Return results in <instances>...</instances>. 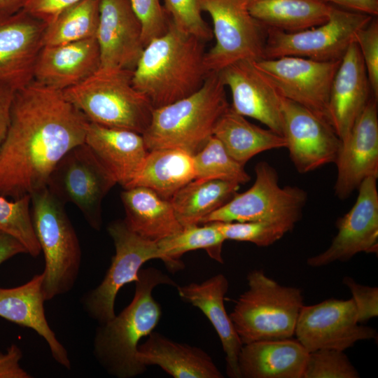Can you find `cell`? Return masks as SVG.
Instances as JSON below:
<instances>
[{
	"mask_svg": "<svg viewBox=\"0 0 378 378\" xmlns=\"http://www.w3.org/2000/svg\"><path fill=\"white\" fill-rule=\"evenodd\" d=\"M88 122L63 91L34 80L16 90L0 148V195L17 200L46 187L59 161L85 142Z\"/></svg>",
	"mask_w": 378,
	"mask_h": 378,
	"instance_id": "6da1fadb",
	"label": "cell"
},
{
	"mask_svg": "<svg viewBox=\"0 0 378 378\" xmlns=\"http://www.w3.org/2000/svg\"><path fill=\"white\" fill-rule=\"evenodd\" d=\"M204 42L170 20L167 32L144 47L132 81L153 108L187 97L202 88L209 74L204 64Z\"/></svg>",
	"mask_w": 378,
	"mask_h": 378,
	"instance_id": "7a4b0ae2",
	"label": "cell"
},
{
	"mask_svg": "<svg viewBox=\"0 0 378 378\" xmlns=\"http://www.w3.org/2000/svg\"><path fill=\"white\" fill-rule=\"evenodd\" d=\"M160 284L177 286L160 270L141 268L131 302L111 320L100 323L94 340V354L111 375L132 378L146 370L136 354L141 339L149 335L161 319L162 308L153 297L154 288Z\"/></svg>",
	"mask_w": 378,
	"mask_h": 378,
	"instance_id": "3957f363",
	"label": "cell"
},
{
	"mask_svg": "<svg viewBox=\"0 0 378 378\" xmlns=\"http://www.w3.org/2000/svg\"><path fill=\"white\" fill-rule=\"evenodd\" d=\"M225 88L218 73H209L195 93L153 108L142 134L147 149L179 148L197 153L214 135L218 120L230 105Z\"/></svg>",
	"mask_w": 378,
	"mask_h": 378,
	"instance_id": "277c9868",
	"label": "cell"
},
{
	"mask_svg": "<svg viewBox=\"0 0 378 378\" xmlns=\"http://www.w3.org/2000/svg\"><path fill=\"white\" fill-rule=\"evenodd\" d=\"M133 70L99 68L80 83L63 91L89 122L142 135L153 108L135 88Z\"/></svg>",
	"mask_w": 378,
	"mask_h": 378,
	"instance_id": "5b68a950",
	"label": "cell"
},
{
	"mask_svg": "<svg viewBox=\"0 0 378 378\" xmlns=\"http://www.w3.org/2000/svg\"><path fill=\"white\" fill-rule=\"evenodd\" d=\"M248 289L236 301L230 316L243 344L292 337L304 305L302 290L286 286L255 270Z\"/></svg>",
	"mask_w": 378,
	"mask_h": 378,
	"instance_id": "8992f818",
	"label": "cell"
},
{
	"mask_svg": "<svg viewBox=\"0 0 378 378\" xmlns=\"http://www.w3.org/2000/svg\"><path fill=\"white\" fill-rule=\"evenodd\" d=\"M32 225L45 258L46 300L69 292L76 281L81 250L64 204L43 187L30 195Z\"/></svg>",
	"mask_w": 378,
	"mask_h": 378,
	"instance_id": "52a82bcc",
	"label": "cell"
},
{
	"mask_svg": "<svg viewBox=\"0 0 378 378\" xmlns=\"http://www.w3.org/2000/svg\"><path fill=\"white\" fill-rule=\"evenodd\" d=\"M255 179L246 191L204 218L210 222L279 221L296 224L302 217L307 193L298 186L281 187L274 167L265 161L255 166Z\"/></svg>",
	"mask_w": 378,
	"mask_h": 378,
	"instance_id": "ba28073f",
	"label": "cell"
},
{
	"mask_svg": "<svg viewBox=\"0 0 378 378\" xmlns=\"http://www.w3.org/2000/svg\"><path fill=\"white\" fill-rule=\"evenodd\" d=\"M248 0H200L202 11L213 22L214 46L205 53L209 73H218L243 59L264 58L267 27L255 19Z\"/></svg>",
	"mask_w": 378,
	"mask_h": 378,
	"instance_id": "9c48e42d",
	"label": "cell"
},
{
	"mask_svg": "<svg viewBox=\"0 0 378 378\" xmlns=\"http://www.w3.org/2000/svg\"><path fill=\"white\" fill-rule=\"evenodd\" d=\"M373 17L332 5L328 20L320 25L295 32L267 28L264 58L295 56L340 60L357 32Z\"/></svg>",
	"mask_w": 378,
	"mask_h": 378,
	"instance_id": "30bf717a",
	"label": "cell"
},
{
	"mask_svg": "<svg viewBox=\"0 0 378 378\" xmlns=\"http://www.w3.org/2000/svg\"><path fill=\"white\" fill-rule=\"evenodd\" d=\"M116 183L84 142L71 148L59 161L46 187L64 204H75L88 224L99 230L102 223V201Z\"/></svg>",
	"mask_w": 378,
	"mask_h": 378,
	"instance_id": "8fae6325",
	"label": "cell"
},
{
	"mask_svg": "<svg viewBox=\"0 0 378 378\" xmlns=\"http://www.w3.org/2000/svg\"><path fill=\"white\" fill-rule=\"evenodd\" d=\"M115 253L101 284L88 293L83 300L88 314L99 323L115 316L114 304L120 289L136 282L142 265L152 259L163 261L158 242L146 239L132 231L124 220L114 221L108 226Z\"/></svg>",
	"mask_w": 378,
	"mask_h": 378,
	"instance_id": "7c38bea8",
	"label": "cell"
},
{
	"mask_svg": "<svg viewBox=\"0 0 378 378\" xmlns=\"http://www.w3.org/2000/svg\"><path fill=\"white\" fill-rule=\"evenodd\" d=\"M340 60L317 61L283 56L262 58L254 62L283 98L305 107L329 122L330 91Z\"/></svg>",
	"mask_w": 378,
	"mask_h": 378,
	"instance_id": "4fadbf2b",
	"label": "cell"
},
{
	"mask_svg": "<svg viewBox=\"0 0 378 378\" xmlns=\"http://www.w3.org/2000/svg\"><path fill=\"white\" fill-rule=\"evenodd\" d=\"M294 335L308 352L318 349L344 351L358 341L377 337L374 328L359 323L352 298H332L313 305H303Z\"/></svg>",
	"mask_w": 378,
	"mask_h": 378,
	"instance_id": "5bb4252c",
	"label": "cell"
},
{
	"mask_svg": "<svg viewBox=\"0 0 378 378\" xmlns=\"http://www.w3.org/2000/svg\"><path fill=\"white\" fill-rule=\"evenodd\" d=\"M282 113L286 148L299 173L335 163L342 141L328 120L285 98L282 99Z\"/></svg>",
	"mask_w": 378,
	"mask_h": 378,
	"instance_id": "9a60e30c",
	"label": "cell"
},
{
	"mask_svg": "<svg viewBox=\"0 0 378 378\" xmlns=\"http://www.w3.org/2000/svg\"><path fill=\"white\" fill-rule=\"evenodd\" d=\"M377 178L368 177L358 188L354 206L336 222L337 233L329 247L310 257L307 263L323 267L335 261H347L359 253L378 251V191Z\"/></svg>",
	"mask_w": 378,
	"mask_h": 378,
	"instance_id": "2e32d148",
	"label": "cell"
},
{
	"mask_svg": "<svg viewBox=\"0 0 378 378\" xmlns=\"http://www.w3.org/2000/svg\"><path fill=\"white\" fill-rule=\"evenodd\" d=\"M46 26L22 9L0 18V83L18 90L33 80Z\"/></svg>",
	"mask_w": 378,
	"mask_h": 378,
	"instance_id": "e0dca14e",
	"label": "cell"
},
{
	"mask_svg": "<svg viewBox=\"0 0 378 378\" xmlns=\"http://www.w3.org/2000/svg\"><path fill=\"white\" fill-rule=\"evenodd\" d=\"M335 163V195L342 200L349 197L367 178H378L377 99L373 95L342 142Z\"/></svg>",
	"mask_w": 378,
	"mask_h": 378,
	"instance_id": "ac0fdd59",
	"label": "cell"
},
{
	"mask_svg": "<svg viewBox=\"0 0 378 378\" xmlns=\"http://www.w3.org/2000/svg\"><path fill=\"white\" fill-rule=\"evenodd\" d=\"M254 61L240 60L218 72L223 84L230 90V106L237 113L255 119L283 136V97Z\"/></svg>",
	"mask_w": 378,
	"mask_h": 378,
	"instance_id": "d6986e66",
	"label": "cell"
},
{
	"mask_svg": "<svg viewBox=\"0 0 378 378\" xmlns=\"http://www.w3.org/2000/svg\"><path fill=\"white\" fill-rule=\"evenodd\" d=\"M96 39L99 68L134 69L145 46L130 0H100Z\"/></svg>",
	"mask_w": 378,
	"mask_h": 378,
	"instance_id": "ffe728a7",
	"label": "cell"
},
{
	"mask_svg": "<svg viewBox=\"0 0 378 378\" xmlns=\"http://www.w3.org/2000/svg\"><path fill=\"white\" fill-rule=\"evenodd\" d=\"M372 96L365 66L354 41L340 60L329 97V122L342 142Z\"/></svg>",
	"mask_w": 378,
	"mask_h": 378,
	"instance_id": "44dd1931",
	"label": "cell"
},
{
	"mask_svg": "<svg viewBox=\"0 0 378 378\" xmlns=\"http://www.w3.org/2000/svg\"><path fill=\"white\" fill-rule=\"evenodd\" d=\"M99 67L100 53L96 38L44 46L34 66L33 80L64 91L80 83Z\"/></svg>",
	"mask_w": 378,
	"mask_h": 378,
	"instance_id": "7402d4cb",
	"label": "cell"
},
{
	"mask_svg": "<svg viewBox=\"0 0 378 378\" xmlns=\"http://www.w3.org/2000/svg\"><path fill=\"white\" fill-rule=\"evenodd\" d=\"M85 143L125 188L141 167L148 150L141 134L89 122Z\"/></svg>",
	"mask_w": 378,
	"mask_h": 378,
	"instance_id": "603a6c76",
	"label": "cell"
},
{
	"mask_svg": "<svg viewBox=\"0 0 378 378\" xmlns=\"http://www.w3.org/2000/svg\"><path fill=\"white\" fill-rule=\"evenodd\" d=\"M228 288V280L222 274L200 284L176 286L180 298L200 309L216 331L225 354L228 377L240 378L238 356L243 344L225 307L224 299Z\"/></svg>",
	"mask_w": 378,
	"mask_h": 378,
	"instance_id": "cb8c5ba5",
	"label": "cell"
},
{
	"mask_svg": "<svg viewBox=\"0 0 378 378\" xmlns=\"http://www.w3.org/2000/svg\"><path fill=\"white\" fill-rule=\"evenodd\" d=\"M43 278L42 272L22 286L12 288L0 287V317L36 332L48 344L53 358L69 370L71 362L67 351L46 318Z\"/></svg>",
	"mask_w": 378,
	"mask_h": 378,
	"instance_id": "d4e9b609",
	"label": "cell"
},
{
	"mask_svg": "<svg viewBox=\"0 0 378 378\" xmlns=\"http://www.w3.org/2000/svg\"><path fill=\"white\" fill-rule=\"evenodd\" d=\"M308 354L292 337L244 344L238 356L240 378H303Z\"/></svg>",
	"mask_w": 378,
	"mask_h": 378,
	"instance_id": "484cf974",
	"label": "cell"
},
{
	"mask_svg": "<svg viewBox=\"0 0 378 378\" xmlns=\"http://www.w3.org/2000/svg\"><path fill=\"white\" fill-rule=\"evenodd\" d=\"M139 344L136 358L143 365H158L174 378H223L210 356L200 348L173 341L153 331Z\"/></svg>",
	"mask_w": 378,
	"mask_h": 378,
	"instance_id": "4316f807",
	"label": "cell"
},
{
	"mask_svg": "<svg viewBox=\"0 0 378 378\" xmlns=\"http://www.w3.org/2000/svg\"><path fill=\"white\" fill-rule=\"evenodd\" d=\"M126 225L139 236L159 241L182 230L169 200L145 187L124 188L120 194Z\"/></svg>",
	"mask_w": 378,
	"mask_h": 378,
	"instance_id": "83f0119b",
	"label": "cell"
},
{
	"mask_svg": "<svg viewBox=\"0 0 378 378\" xmlns=\"http://www.w3.org/2000/svg\"><path fill=\"white\" fill-rule=\"evenodd\" d=\"M195 178L192 154L179 148L155 149L148 151L139 170L125 188H148L170 200Z\"/></svg>",
	"mask_w": 378,
	"mask_h": 378,
	"instance_id": "f1b7e54d",
	"label": "cell"
},
{
	"mask_svg": "<svg viewBox=\"0 0 378 378\" xmlns=\"http://www.w3.org/2000/svg\"><path fill=\"white\" fill-rule=\"evenodd\" d=\"M214 136L222 143L229 155L244 166L260 153L286 146L283 136L250 122L230 105L218 120Z\"/></svg>",
	"mask_w": 378,
	"mask_h": 378,
	"instance_id": "f546056e",
	"label": "cell"
},
{
	"mask_svg": "<svg viewBox=\"0 0 378 378\" xmlns=\"http://www.w3.org/2000/svg\"><path fill=\"white\" fill-rule=\"evenodd\" d=\"M332 5L318 0H248L251 15L267 28L295 32L320 25Z\"/></svg>",
	"mask_w": 378,
	"mask_h": 378,
	"instance_id": "4dcf8cb0",
	"label": "cell"
},
{
	"mask_svg": "<svg viewBox=\"0 0 378 378\" xmlns=\"http://www.w3.org/2000/svg\"><path fill=\"white\" fill-rule=\"evenodd\" d=\"M239 186L222 180L195 178L179 189L170 202L183 227L198 225L232 199Z\"/></svg>",
	"mask_w": 378,
	"mask_h": 378,
	"instance_id": "1f68e13d",
	"label": "cell"
},
{
	"mask_svg": "<svg viewBox=\"0 0 378 378\" xmlns=\"http://www.w3.org/2000/svg\"><path fill=\"white\" fill-rule=\"evenodd\" d=\"M225 239L214 222L183 227L181 230L159 241L163 262L172 272L184 267L180 258L186 253L204 249L212 259L223 264V244Z\"/></svg>",
	"mask_w": 378,
	"mask_h": 378,
	"instance_id": "d6a6232c",
	"label": "cell"
},
{
	"mask_svg": "<svg viewBox=\"0 0 378 378\" xmlns=\"http://www.w3.org/2000/svg\"><path fill=\"white\" fill-rule=\"evenodd\" d=\"M100 0H80L66 8L49 24L43 34V46L96 38Z\"/></svg>",
	"mask_w": 378,
	"mask_h": 378,
	"instance_id": "836d02e7",
	"label": "cell"
},
{
	"mask_svg": "<svg viewBox=\"0 0 378 378\" xmlns=\"http://www.w3.org/2000/svg\"><path fill=\"white\" fill-rule=\"evenodd\" d=\"M195 178L216 179L244 184L251 179L244 166L232 158L214 135L193 155Z\"/></svg>",
	"mask_w": 378,
	"mask_h": 378,
	"instance_id": "e575fe53",
	"label": "cell"
},
{
	"mask_svg": "<svg viewBox=\"0 0 378 378\" xmlns=\"http://www.w3.org/2000/svg\"><path fill=\"white\" fill-rule=\"evenodd\" d=\"M0 230L18 239L31 256L40 254L41 247L32 225L30 195L17 200L0 195Z\"/></svg>",
	"mask_w": 378,
	"mask_h": 378,
	"instance_id": "d590c367",
	"label": "cell"
},
{
	"mask_svg": "<svg viewBox=\"0 0 378 378\" xmlns=\"http://www.w3.org/2000/svg\"><path fill=\"white\" fill-rule=\"evenodd\" d=\"M225 240L269 246L291 231L295 225L279 221L214 222Z\"/></svg>",
	"mask_w": 378,
	"mask_h": 378,
	"instance_id": "8d00e7d4",
	"label": "cell"
},
{
	"mask_svg": "<svg viewBox=\"0 0 378 378\" xmlns=\"http://www.w3.org/2000/svg\"><path fill=\"white\" fill-rule=\"evenodd\" d=\"M359 373L343 351L309 352L303 378H358Z\"/></svg>",
	"mask_w": 378,
	"mask_h": 378,
	"instance_id": "74e56055",
	"label": "cell"
},
{
	"mask_svg": "<svg viewBox=\"0 0 378 378\" xmlns=\"http://www.w3.org/2000/svg\"><path fill=\"white\" fill-rule=\"evenodd\" d=\"M164 2L171 21L178 28L204 42L214 36L202 16L200 0H164Z\"/></svg>",
	"mask_w": 378,
	"mask_h": 378,
	"instance_id": "f35d334b",
	"label": "cell"
},
{
	"mask_svg": "<svg viewBox=\"0 0 378 378\" xmlns=\"http://www.w3.org/2000/svg\"><path fill=\"white\" fill-rule=\"evenodd\" d=\"M142 27L146 46L151 40L163 35L169 29L170 18L160 0H130Z\"/></svg>",
	"mask_w": 378,
	"mask_h": 378,
	"instance_id": "ab89813d",
	"label": "cell"
},
{
	"mask_svg": "<svg viewBox=\"0 0 378 378\" xmlns=\"http://www.w3.org/2000/svg\"><path fill=\"white\" fill-rule=\"evenodd\" d=\"M362 56L370 89L374 97L378 99V20L375 16L355 36Z\"/></svg>",
	"mask_w": 378,
	"mask_h": 378,
	"instance_id": "60d3db41",
	"label": "cell"
},
{
	"mask_svg": "<svg viewBox=\"0 0 378 378\" xmlns=\"http://www.w3.org/2000/svg\"><path fill=\"white\" fill-rule=\"evenodd\" d=\"M352 295L359 323L365 322L378 316V288L364 286L356 282L352 278L345 276L342 281Z\"/></svg>",
	"mask_w": 378,
	"mask_h": 378,
	"instance_id": "b9f144b4",
	"label": "cell"
},
{
	"mask_svg": "<svg viewBox=\"0 0 378 378\" xmlns=\"http://www.w3.org/2000/svg\"><path fill=\"white\" fill-rule=\"evenodd\" d=\"M79 1L80 0H26L22 10L48 24L61 11Z\"/></svg>",
	"mask_w": 378,
	"mask_h": 378,
	"instance_id": "7bdbcfd3",
	"label": "cell"
},
{
	"mask_svg": "<svg viewBox=\"0 0 378 378\" xmlns=\"http://www.w3.org/2000/svg\"><path fill=\"white\" fill-rule=\"evenodd\" d=\"M22 353L18 346L11 344L6 352H0V378H30L20 365Z\"/></svg>",
	"mask_w": 378,
	"mask_h": 378,
	"instance_id": "ee69618b",
	"label": "cell"
},
{
	"mask_svg": "<svg viewBox=\"0 0 378 378\" xmlns=\"http://www.w3.org/2000/svg\"><path fill=\"white\" fill-rule=\"evenodd\" d=\"M16 90L0 83V148L5 139L10 120L13 98Z\"/></svg>",
	"mask_w": 378,
	"mask_h": 378,
	"instance_id": "f6af8a7d",
	"label": "cell"
},
{
	"mask_svg": "<svg viewBox=\"0 0 378 378\" xmlns=\"http://www.w3.org/2000/svg\"><path fill=\"white\" fill-rule=\"evenodd\" d=\"M323 3L337 5L342 8L363 13L372 16L378 14V0H318Z\"/></svg>",
	"mask_w": 378,
	"mask_h": 378,
	"instance_id": "bcb514c9",
	"label": "cell"
},
{
	"mask_svg": "<svg viewBox=\"0 0 378 378\" xmlns=\"http://www.w3.org/2000/svg\"><path fill=\"white\" fill-rule=\"evenodd\" d=\"M21 253H27L24 245L11 234L0 230V265Z\"/></svg>",
	"mask_w": 378,
	"mask_h": 378,
	"instance_id": "7dc6e473",
	"label": "cell"
},
{
	"mask_svg": "<svg viewBox=\"0 0 378 378\" xmlns=\"http://www.w3.org/2000/svg\"><path fill=\"white\" fill-rule=\"evenodd\" d=\"M26 0H0V18L12 15L22 9Z\"/></svg>",
	"mask_w": 378,
	"mask_h": 378,
	"instance_id": "c3c4849f",
	"label": "cell"
}]
</instances>
